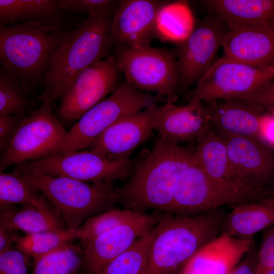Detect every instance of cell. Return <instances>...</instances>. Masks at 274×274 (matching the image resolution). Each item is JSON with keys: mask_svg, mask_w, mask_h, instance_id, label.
Returning <instances> with one entry per match:
<instances>
[{"mask_svg": "<svg viewBox=\"0 0 274 274\" xmlns=\"http://www.w3.org/2000/svg\"><path fill=\"white\" fill-rule=\"evenodd\" d=\"M265 274H274V268L269 270Z\"/></svg>", "mask_w": 274, "mask_h": 274, "instance_id": "obj_43", "label": "cell"}, {"mask_svg": "<svg viewBox=\"0 0 274 274\" xmlns=\"http://www.w3.org/2000/svg\"><path fill=\"white\" fill-rule=\"evenodd\" d=\"M155 226L111 261L100 274H142L148 262L150 246L156 232Z\"/></svg>", "mask_w": 274, "mask_h": 274, "instance_id": "obj_30", "label": "cell"}, {"mask_svg": "<svg viewBox=\"0 0 274 274\" xmlns=\"http://www.w3.org/2000/svg\"><path fill=\"white\" fill-rule=\"evenodd\" d=\"M68 131L52 112V104L41 106L22 118L0 159V170L60 153Z\"/></svg>", "mask_w": 274, "mask_h": 274, "instance_id": "obj_8", "label": "cell"}, {"mask_svg": "<svg viewBox=\"0 0 274 274\" xmlns=\"http://www.w3.org/2000/svg\"><path fill=\"white\" fill-rule=\"evenodd\" d=\"M60 10L87 13L88 15L97 14L113 13L116 7L110 0H60Z\"/></svg>", "mask_w": 274, "mask_h": 274, "instance_id": "obj_34", "label": "cell"}, {"mask_svg": "<svg viewBox=\"0 0 274 274\" xmlns=\"http://www.w3.org/2000/svg\"><path fill=\"white\" fill-rule=\"evenodd\" d=\"M160 106L127 115L95 139L88 149L115 160H128L155 129Z\"/></svg>", "mask_w": 274, "mask_h": 274, "instance_id": "obj_15", "label": "cell"}, {"mask_svg": "<svg viewBox=\"0 0 274 274\" xmlns=\"http://www.w3.org/2000/svg\"><path fill=\"white\" fill-rule=\"evenodd\" d=\"M231 164L248 187L267 190L265 185L274 175V157L258 138H222Z\"/></svg>", "mask_w": 274, "mask_h": 274, "instance_id": "obj_17", "label": "cell"}, {"mask_svg": "<svg viewBox=\"0 0 274 274\" xmlns=\"http://www.w3.org/2000/svg\"><path fill=\"white\" fill-rule=\"evenodd\" d=\"M113 13L89 15L66 33L44 75L45 88L40 97L43 102L52 104L61 98L82 71L111 54Z\"/></svg>", "mask_w": 274, "mask_h": 274, "instance_id": "obj_1", "label": "cell"}, {"mask_svg": "<svg viewBox=\"0 0 274 274\" xmlns=\"http://www.w3.org/2000/svg\"><path fill=\"white\" fill-rule=\"evenodd\" d=\"M270 111L271 115L274 117V108L269 110Z\"/></svg>", "mask_w": 274, "mask_h": 274, "instance_id": "obj_44", "label": "cell"}, {"mask_svg": "<svg viewBox=\"0 0 274 274\" xmlns=\"http://www.w3.org/2000/svg\"><path fill=\"white\" fill-rule=\"evenodd\" d=\"M193 155V150L158 137L151 150L138 160L128 181L117 188L118 203L138 212H168L180 173Z\"/></svg>", "mask_w": 274, "mask_h": 274, "instance_id": "obj_2", "label": "cell"}, {"mask_svg": "<svg viewBox=\"0 0 274 274\" xmlns=\"http://www.w3.org/2000/svg\"><path fill=\"white\" fill-rule=\"evenodd\" d=\"M254 249V239H238L221 233L200 249L180 274H229Z\"/></svg>", "mask_w": 274, "mask_h": 274, "instance_id": "obj_19", "label": "cell"}, {"mask_svg": "<svg viewBox=\"0 0 274 274\" xmlns=\"http://www.w3.org/2000/svg\"><path fill=\"white\" fill-rule=\"evenodd\" d=\"M39 192L24 175L16 171L0 172L1 211L15 205H38L44 197Z\"/></svg>", "mask_w": 274, "mask_h": 274, "instance_id": "obj_28", "label": "cell"}, {"mask_svg": "<svg viewBox=\"0 0 274 274\" xmlns=\"http://www.w3.org/2000/svg\"><path fill=\"white\" fill-rule=\"evenodd\" d=\"M227 27L213 14L195 27L177 49L178 89L186 91L197 82L215 62L222 47Z\"/></svg>", "mask_w": 274, "mask_h": 274, "instance_id": "obj_12", "label": "cell"}, {"mask_svg": "<svg viewBox=\"0 0 274 274\" xmlns=\"http://www.w3.org/2000/svg\"><path fill=\"white\" fill-rule=\"evenodd\" d=\"M196 141L193 150L194 158L208 175L217 180L249 187L233 169L224 140L214 131L209 122Z\"/></svg>", "mask_w": 274, "mask_h": 274, "instance_id": "obj_23", "label": "cell"}, {"mask_svg": "<svg viewBox=\"0 0 274 274\" xmlns=\"http://www.w3.org/2000/svg\"><path fill=\"white\" fill-rule=\"evenodd\" d=\"M273 195L269 190L212 178L202 170L193 155L180 173L168 213L181 216H196Z\"/></svg>", "mask_w": 274, "mask_h": 274, "instance_id": "obj_6", "label": "cell"}, {"mask_svg": "<svg viewBox=\"0 0 274 274\" xmlns=\"http://www.w3.org/2000/svg\"><path fill=\"white\" fill-rule=\"evenodd\" d=\"M209 124L203 102L191 99L183 106L166 101L160 106L155 128L158 137L177 145L196 140Z\"/></svg>", "mask_w": 274, "mask_h": 274, "instance_id": "obj_20", "label": "cell"}, {"mask_svg": "<svg viewBox=\"0 0 274 274\" xmlns=\"http://www.w3.org/2000/svg\"><path fill=\"white\" fill-rule=\"evenodd\" d=\"M274 79V66L261 68L224 55L215 62L188 93L189 99L202 102L242 100L256 93Z\"/></svg>", "mask_w": 274, "mask_h": 274, "instance_id": "obj_10", "label": "cell"}, {"mask_svg": "<svg viewBox=\"0 0 274 274\" xmlns=\"http://www.w3.org/2000/svg\"><path fill=\"white\" fill-rule=\"evenodd\" d=\"M226 213L221 208L192 216L160 215L142 274H180L200 249L221 234Z\"/></svg>", "mask_w": 274, "mask_h": 274, "instance_id": "obj_3", "label": "cell"}, {"mask_svg": "<svg viewBox=\"0 0 274 274\" xmlns=\"http://www.w3.org/2000/svg\"><path fill=\"white\" fill-rule=\"evenodd\" d=\"M195 27L193 14L186 3H163L156 19V37L179 44L188 37Z\"/></svg>", "mask_w": 274, "mask_h": 274, "instance_id": "obj_26", "label": "cell"}, {"mask_svg": "<svg viewBox=\"0 0 274 274\" xmlns=\"http://www.w3.org/2000/svg\"><path fill=\"white\" fill-rule=\"evenodd\" d=\"M160 215L140 212L131 220L96 238L81 243L86 274H100L114 259L127 250L157 223Z\"/></svg>", "mask_w": 274, "mask_h": 274, "instance_id": "obj_14", "label": "cell"}, {"mask_svg": "<svg viewBox=\"0 0 274 274\" xmlns=\"http://www.w3.org/2000/svg\"><path fill=\"white\" fill-rule=\"evenodd\" d=\"M44 196L38 205L14 206L1 211L0 226L26 234L45 231L67 230L57 212L51 208Z\"/></svg>", "mask_w": 274, "mask_h": 274, "instance_id": "obj_25", "label": "cell"}, {"mask_svg": "<svg viewBox=\"0 0 274 274\" xmlns=\"http://www.w3.org/2000/svg\"><path fill=\"white\" fill-rule=\"evenodd\" d=\"M59 1L0 0L1 27L17 22L43 21L60 10Z\"/></svg>", "mask_w": 274, "mask_h": 274, "instance_id": "obj_27", "label": "cell"}, {"mask_svg": "<svg viewBox=\"0 0 274 274\" xmlns=\"http://www.w3.org/2000/svg\"><path fill=\"white\" fill-rule=\"evenodd\" d=\"M140 212L112 209L87 219L74 232L81 243L91 241L131 220Z\"/></svg>", "mask_w": 274, "mask_h": 274, "instance_id": "obj_32", "label": "cell"}, {"mask_svg": "<svg viewBox=\"0 0 274 274\" xmlns=\"http://www.w3.org/2000/svg\"><path fill=\"white\" fill-rule=\"evenodd\" d=\"M18 235L16 231L0 226V253L13 247Z\"/></svg>", "mask_w": 274, "mask_h": 274, "instance_id": "obj_41", "label": "cell"}, {"mask_svg": "<svg viewBox=\"0 0 274 274\" xmlns=\"http://www.w3.org/2000/svg\"><path fill=\"white\" fill-rule=\"evenodd\" d=\"M24 175L54 207L68 231L75 232L90 217L114 208L118 203L114 182L88 183L43 174L22 165Z\"/></svg>", "mask_w": 274, "mask_h": 274, "instance_id": "obj_4", "label": "cell"}, {"mask_svg": "<svg viewBox=\"0 0 274 274\" xmlns=\"http://www.w3.org/2000/svg\"><path fill=\"white\" fill-rule=\"evenodd\" d=\"M222 48L224 55L261 68L274 66V27L227 26Z\"/></svg>", "mask_w": 274, "mask_h": 274, "instance_id": "obj_18", "label": "cell"}, {"mask_svg": "<svg viewBox=\"0 0 274 274\" xmlns=\"http://www.w3.org/2000/svg\"><path fill=\"white\" fill-rule=\"evenodd\" d=\"M26 107L20 83L4 69L0 73V115L22 116Z\"/></svg>", "mask_w": 274, "mask_h": 274, "instance_id": "obj_33", "label": "cell"}, {"mask_svg": "<svg viewBox=\"0 0 274 274\" xmlns=\"http://www.w3.org/2000/svg\"><path fill=\"white\" fill-rule=\"evenodd\" d=\"M29 264L26 256L15 247L0 253V274H28Z\"/></svg>", "mask_w": 274, "mask_h": 274, "instance_id": "obj_35", "label": "cell"}, {"mask_svg": "<svg viewBox=\"0 0 274 274\" xmlns=\"http://www.w3.org/2000/svg\"><path fill=\"white\" fill-rule=\"evenodd\" d=\"M158 98L141 91L125 80L110 95L83 114L68 131L59 154L88 148L120 118L157 105Z\"/></svg>", "mask_w": 274, "mask_h": 274, "instance_id": "obj_7", "label": "cell"}, {"mask_svg": "<svg viewBox=\"0 0 274 274\" xmlns=\"http://www.w3.org/2000/svg\"><path fill=\"white\" fill-rule=\"evenodd\" d=\"M164 2L154 0H123L113 15L111 33L114 47L151 46L156 37L159 10Z\"/></svg>", "mask_w": 274, "mask_h": 274, "instance_id": "obj_16", "label": "cell"}, {"mask_svg": "<svg viewBox=\"0 0 274 274\" xmlns=\"http://www.w3.org/2000/svg\"><path fill=\"white\" fill-rule=\"evenodd\" d=\"M255 104L263 109L274 108V79L260 90L242 99Z\"/></svg>", "mask_w": 274, "mask_h": 274, "instance_id": "obj_38", "label": "cell"}, {"mask_svg": "<svg viewBox=\"0 0 274 274\" xmlns=\"http://www.w3.org/2000/svg\"><path fill=\"white\" fill-rule=\"evenodd\" d=\"M22 118V116L19 115H0V150L1 153L8 146Z\"/></svg>", "mask_w": 274, "mask_h": 274, "instance_id": "obj_37", "label": "cell"}, {"mask_svg": "<svg viewBox=\"0 0 274 274\" xmlns=\"http://www.w3.org/2000/svg\"><path fill=\"white\" fill-rule=\"evenodd\" d=\"M138 161L112 159L93 150L83 149L20 165L43 174L88 183H115L129 178Z\"/></svg>", "mask_w": 274, "mask_h": 274, "instance_id": "obj_11", "label": "cell"}, {"mask_svg": "<svg viewBox=\"0 0 274 274\" xmlns=\"http://www.w3.org/2000/svg\"><path fill=\"white\" fill-rule=\"evenodd\" d=\"M203 3L226 26L274 27V0H207Z\"/></svg>", "mask_w": 274, "mask_h": 274, "instance_id": "obj_24", "label": "cell"}, {"mask_svg": "<svg viewBox=\"0 0 274 274\" xmlns=\"http://www.w3.org/2000/svg\"><path fill=\"white\" fill-rule=\"evenodd\" d=\"M257 251L255 249L249 252L229 274H256Z\"/></svg>", "mask_w": 274, "mask_h": 274, "instance_id": "obj_40", "label": "cell"}, {"mask_svg": "<svg viewBox=\"0 0 274 274\" xmlns=\"http://www.w3.org/2000/svg\"><path fill=\"white\" fill-rule=\"evenodd\" d=\"M274 224V195L231 207L223 219L221 234L242 239L254 236Z\"/></svg>", "mask_w": 274, "mask_h": 274, "instance_id": "obj_22", "label": "cell"}, {"mask_svg": "<svg viewBox=\"0 0 274 274\" xmlns=\"http://www.w3.org/2000/svg\"><path fill=\"white\" fill-rule=\"evenodd\" d=\"M77 274H86L83 268V266L81 268V269L79 271Z\"/></svg>", "mask_w": 274, "mask_h": 274, "instance_id": "obj_42", "label": "cell"}, {"mask_svg": "<svg viewBox=\"0 0 274 274\" xmlns=\"http://www.w3.org/2000/svg\"><path fill=\"white\" fill-rule=\"evenodd\" d=\"M258 139L263 144L274 147V117L271 114L261 115Z\"/></svg>", "mask_w": 274, "mask_h": 274, "instance_id": "obj_39", "label": "cell"}, {"mask_svg": "<svg viewBox=\"0 0 274 274\" xmlns=\"http://www.w3.org/2000/svg\"><path fill=\"white\" fill-rule=\"evenodd\" d=\"M120 73L111 54L82 71L61 97L60 118L66 122L77 121L115 90Z\"/></svg>", "mask_w": 274, "mask_h": 274, "instance_id": "obj_13", "label": "cell"}, {"mask_svg": "<svg viewBox=\"0 0 274 274\" xmlns=\"http://www.w3.org/2000/svg\"><path fill=\"white\" fill-rule=\"evenodd\" d=\"M208 121L221 138L242 136L258 138L263 109L236 99L202 102Z\"/></svg>", "mask_w": 274, "mask_h": 274, "instance_id": "obj_21", "label": "cell"}, {"mask_svg": "<svg viewBox=\"0 0 274 274\" xmlns=\"http://www.w3.org/2000/svg\"><path fill=\"white\" fill-rule=\"evenodd\" d=\"M125 80L137 89L165 95L174 102L178 89L177 59L165 48L115 47L113 55Z\"/></svg>", "mask_w": 274, "mask_h": 274, "instance_id": "obj_9", "label": "cell"}, {"mask_svg": "<svg viewBox=\"0 0 274 274\" xmlns=\"http://www.w3.org/2000/svg\"><path fill=\"white\" fill-rule=\"evenodd\" d=\"M264 231L262 243L257 251L256 274H265L274 268V224Z\"/></svg>", "mask_w": 274, "mask_h": 274, "instance_id": "obj_36", "label": "cell"}, {"mask_svg": "<svg viewBox=\"0 0 274 274\" xmlns=\"http://www.w3.org/2000/svg\"><path fill=\"white\" fill-rule=\"evenodd\" d=\"M83 264L82 246L70 242L37 261L31 274H77Z\"/></svg>", "mask_w": 274, "mask_h": 274, "instance_id": "obj_31", "label": "cell"}, {"mask_svg": "<svg viewBox=\"0 0 274 274\" xmlns=\"http://www.w3.org/2000/svg\"><path fill=\"white\" fill-rule=\"evenodd\" d=\"M66 32L43 21H29L0 28V58L4 69L22 88L44 76Z\"/></svg>", "mask_w": 274, "mask_h": 274, "instance_id": "obj_5", "label": "cell"}, {"mask_svg": "<svg viewBox=\"0 0 274 274\" xmlns=\"http://www.w3.org/2000/svg\"><path fill=\"white\" fill-rule=\"evenodd\" d=\"M74 231H45L18 235L14 247L22 252L32 265L43 257L75 239Z\"/></svg>", "mask_w": 274, "mask_h": 274, "instance_id": "obj_29", "label": "cell"}]
</instances>
